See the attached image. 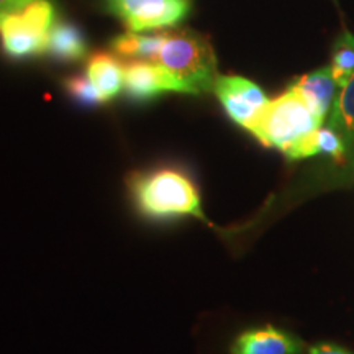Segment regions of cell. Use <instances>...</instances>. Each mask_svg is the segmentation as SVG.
Segmentation results:
<instances>
[{
	"label": "cell",
	"instance_id": "5b68a950",
	"mask_svg": "<svg viewBox=\"0 0 354 354\" xmlns=\"http://www.w3.org/2000/svg\"><path fill=\"white\" fill-rule=\"evenodd\" d=\"M109 6L130 32L141 33L180 24L190 0H109Z\"/></svg>",
	"mask_w": 354,
	"mask_h": 354
},
{
	"label": "cell",
	"instance_id": "30bf717a",
	"mask_svg": "<svg viewBox=\"0 0 354 354\" xmlns=\"http://www.w3.org/2000/svg\"><path fill=\"white\" fill-rule=\"evenodd\" d=\"M87 77L104 104L117 97L123 88V63L110 53H95L87 61Z\"/></svg>",
	"mask_w": 354,
	"mask_h": 354
},
{
	"label": "cell",
	"instance_id": "277c9868",
	"mask_svg": "<svg viewBox=\"0 0 354 354\" xmlns=\"http://www.w3.org/2000/svg\"><path fill=\"white\" fill-rule=\"evenodd\" d=\"M55 25V7L50 0H35L15 12L0 13V39L8 56L32 57L46 53Z\"/></svg>",
	"mask_w": 354,
	"mask_h": 354
},
{
	"label": "cell",
	"instance_id": "7c38bea8",
	"mask_svg": "<svg viewBox=\"0 0 354 354\" xmlns=\"http://www.w3.org/2000/svg\"><path fill=\"white\" fill-rule=\"evenodd\" d=\"M162 33L156 35H141L135 32H128L120 37L113 38L112 50L115 55L130 59L153 61L156 63L159 50H161Z\"/></svg>",
	"mask_w": 354,
	"mask_h": 354
},
{
	"label": "cell",
	"instance_id": "4fadbf2b",
	"mask_svg": "<svg viewBox=\"0 0 354 354\" xmlns=\"http://www.w3.org/2000/svg\"><path fill=\"white\" fill-rule=\"evenodd\" d=\"M317 154H328L339 161L344 156V141L342 135L331 127H320L304 141L294 159L317 156Z\"/></svg>",
	"mask_w": 354,
	"mask_h": 354
},
{
	"label": "cell",
	"instance_id": "ac0fdd59",
	"mask_svg": "<svg viewBox=\"0 0 354 354\" xmlns=\"http://www.w3.org/2000/svg\"><path fill=\"white\" fill-rule=\"evenodd\" d=\"M310 354H349L342 348L330 346V344H322V346H315L310 351Z\"/></svg>",
	"mask_w": 354,
	"mask_h": 354
},
{
	"label": "cell",
	"instance_id": "5bb4252c",
	"mask_svg": "<svg viewBox=\"0 0 354 354\" xmlns=\"http://www.w3.org/2000/svg\"><path fill=\"white\" fill-rule=\"evenodd\" d=\"M330 127L344 136L354 138V76L342 87L328 117Z\"/></svg>",
	"mask_w": 354,
	"mask_h": 354
},
{
	"label": "cell",
	"instance_id": "52a82bcc",
	"mask_svg": "<svg viewBox=\"0 0 354 354\" xmlns=\"http://www.w3.org/2000/svg\"><path fill=\"white\" fill-rule=\"evenodd\" d=\"M123 88L133 100H151L162 92H179L172 77L153 61L130 59L123 63Z\"/></svg>",
	"mask_w": 354,
	"mask_h": 354
},
{
	"label": "cell",
	"instance_id": "ba28073f",
	"mask_svg": "<svg viewBox=\"0 0 354 354\" xmlns=\"http://www.w3.org/2000/svg\"><path fill=\"white\" fill-rule=\"evenodd\" d=\"M302 343L276 326H261L241 331L233 339L232 354H300Z\"/></svg>",
	"mask_w": 354,
	"mask_h": 354
},
{
	"label": "cell",
	"instance_id": "8fae6325",
	"mask_svg": "<svg viewBox=\"0 0 354 354\" xmlns=\"http://www.w3.org/2000/svg\"><path fill=\"white\" fill-rule=\"evenodd\" d=\"M46 53L63 63H76L87 55V43L76 25L56 21L48 38Z\"/></svg>",
	"mask_w": 354,
	"mask_h": 354
},
{
	"label": "cell",
	"instance_id": "8992f818",
	"mask_svg": "<svg viewBox=\"0 0 354 354\" xmlns=\"http://www.w3.org/2000/svg\"><path fill=\"white\" fill-rule=\"evenodd\" d=\"M214 91L228 117L248 131L253 130L269 104L263 88L241 76H218Z\"/></svg>",
	"mask_w": 354,
	"mask_h": 354
},
{
	"label": "cell",
	"instance_id": "3957f363",
	"mask_svg": "<svg viewBox=\"0 0 354 354\" xmlns=\"http://www.w3.org/2000/svg\"><path fill=\"white\" fill-rule=\"evenodd\" d=\"M322 120L310 110L302 95L290 87L269 100L251 133L268 148H276L294 159L305 140L322 127Z\"/></svg>",
	"mask_w": 354,
	"mask_h": 354
},
{
	"label": "cell",
	"instance_id": "e0dca14e",
	"mask_svg": "<svg viewBox=\"0 0 354 354\" xmlns=\"http://www.w3.org/2000/svg\"><path fill=\"white\" fill-rule=\"evenodd\" d=\"M32 2H35V0H0V13L20 10V8H24Z\"/></svg>",
	"mask_w": 354,
	"mask_h": 354
},
{
	"label": "cell",
	"instance_id": "7a4b0ae2",
	"mask_svg": "<svg viewBox=\"0 0 354 354\" xmlns=\"http://www.w3.org/2000/svg\"><path fill=\"white\" fill-rule=\"evenodd\" d=\"M156 63L176 82L184 94H203L214 91L216 57L209 39L190 30L162 33L161 50Z\"/></svg>",
	"mask_w": 354,
	"mask_h": 354
},
{
	"label": "cell",
	"instance_id": "6da1fadb",
	"mask_svg": "<svg viewBox=\"0 0 354 354\" xmlns=\"http://www.w3.org/2000/svg\"><path fill=\"white\" fill-rule=\"evenodd\" d=\"M128 190L138 212L149 220H176L184 216L205 220L201 192L187 172L174 166H161L135 172Z\"/></svg>",
	"mask_w": 354,
	"mask_h": 354
},
{
	"label": "cell",
	"instance_id": "9c48e42d",
	"mask_svg": "<svg viewBox=\"0 0 354 354\" xmlns=\"http://www.w3.org/2000/svg\"><path fill=\"white\" fill-rule=\"evenodd\" d=\"M292 87L302 95V99L307 102V105L313 113L325 122L326 115L331 112L336 100V87L333 74L330 68H323L313 73L305 74L292 84Z\"/></svg>",
	"mask_w": 354,
	"mask_h": 354
},
{
	"label": "cell",
	"instance_id": "9a60e30c",
	"mask_svg": "<svg viewBox=\"0 0 354 354\" xmlns=\"http://www.w3.org/2000/svg\"><path fill=\"white\" fill-rule=\"evenodd\" d=\"M330 69L339 88L354 76V35L343 33L336 39Z\"/></svg>",
	"mask_w": 354,
	"mask_h": 354
},
{
	"label": "cell",
	"instance_id": "2e32d148",
	"mask_svg": "<svg viewBox=\"0 0 354 354\" xmlns=\"http://www.w3.org/2000/svg\"><path fill=\"white\" fill-rule=\"evenodd\" d=\"M64 87L74 99L84 105L102 104L100 95L97 94L95 87L92 86L91 79L87 76H71L64 81Z\"/></svg>",
	"mask_w": 354,
	"mask_h": 354
}]
</instances>
